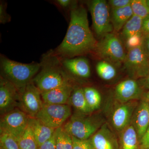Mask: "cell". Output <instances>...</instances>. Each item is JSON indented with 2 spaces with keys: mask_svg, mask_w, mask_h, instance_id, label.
<instances>
[{
  "mask_svg": "<svg viewBox=\"0 0 149 149\" xmlns=\"http://www.w3.org/2000/svg\"><path fill=\"white\" fill-rule=\"evenodd\" d=\"M73 89L69 83L50 91L41 93L44 103L68 104Z\"/></svg>",
  "mask_w": 149,
  "mask_h": 149,
  "instance_id": "cell-14",
  "label": "cell"
},
{
  "mask_svg": "<svg viewBox=\"0 0 149 149\" xmlns=\"http://www.w3.org/2000/svg\"><path fill=\"white\" fill-rule=\"evenodd\" d=\"M97 42L89 27L87 10L82 6H73L69 27L57 52L68 56L80 55L94 50Z\"/></svg>",
  "mask_w": 149,
  "mask_h": 149,
  "instance_id": "cell-1",
  "label": "cell"
},
{
  "mask_svg": "<svg viewBox=\"0 0 149 149\" xmlns=\"http://www.w3.org/2000/svg\"><path fill=\"white\" fill-rule=\"evenodd\" d=\"M18 91V108L29 117H36L42 107L41 92L32 80Z\"/></svg>",
  "mask_w": 149,
  "mask_h": 149,
  "instance_id": "cell-9",
  "label": "cell"
},
{
  "mask_svg": "<svg viewBox=\"0 0 149 149\" xmlns=\"http://www.w3.org/2000/svg\"><path fill=\"white\" fill-rule=\"evenodd\" d=\"M143 19L133 15L120 31V40L124 42L126 39L130 36L136 34H143Z\"/></svg>",
  "mask_w": 149,
  "mask_h": 149,
  "instance_id": "cell-21",
  "label": "cell"
},
{
  "mask_svg": "<svg viewBox=\"0 0 149 149\" xmlns=\"http://www.w3.org/2000/svg\"><path fill=\"white\" fill-rule=\"evenodd\" d=\"M138 106L136 101H133L120 103L115 109L112 114L111 121L116 130L121 132L130 125Z\"/></svg>",
  "mask_w": 149,
  "mask_h": 149,
  "instance_id": "cell-13",
  "label": "cell"
},
{
  "mask_svg": "<svg viewBox=\"0 0 149 149\" xmlns=\"http://www.w3.org/2000/svg\"><path fill=\"white\" fill-rule=\"evenodd\" d=\"M93 26L96 35L100 39L113 31L111 13L108 2L105 0H93L89 4Z\"/></svg>",
  "mask_w": 149,
  "mask_h": 149,
  "instance_id": "cell-5",
  "label": "cell"
},
{
  "mask_svg": "<svg viewBox=\"0 0 149 149\" xmlns=\"http://www.w3.org/2000/svg\"><path fill=\"white\" fill-rule=\"evenodd\" d=\"M139 83L142 88L149 90V74L146 77L140 79Z\"/></svg>",
  "mask_w": 149,
  "mask_h": 149,
  "instance_id": "cell-37",
  "label": "cell"
},
{
  "mask_svg": "<svg viewBox=\"0 0 149 149\" xmlns=\"http://www.w3.org/2000/svg\"><path fill=\"white\" fill-rule=\"evenodd\" d=\"M130 6L133 15L139 17L143 19L149 15V9L146 0H131Z\"/></svg>",
  "mask_w": 149,
  "mask_h": 149,
  "instance_id": "cell-27",
  "label": "cell"
},
{
  "mask_svg": "<svg viewBox=\"0 0 149 149\" xmlns=\"http://www.w3.org/2000/svg\"><path fill=\"white\" fill-rule=\"evenodd\" d=\"M0 145L5 149H20L18 141L7 133H0Z\"/></svg>",
  "mask_w": 149,
  "mask_h": 149,
  "instance_id": "cell-28",
  "label": "cell"
},
{
  "mask_svg": "<svg viewBox=\"0 0 149 149\" xmlns=\"http://www.w3.org/2000/svg\"><path fill=\"white\" fill-rule=\"evenodd\" d=\"M94 50L104 61L116 64L123 63L127 54L122 41L113 32L100 39Z\"/></svg>",
  "mask_w": 149,
  "mask_h": 149,
  "instance_id": "cell-3",
  "label": "cell"
},
{
  "mask_svg": "<svg viewBox=\"0 0 149 149\" xmlns=\"http://www.w3.org/2000/svg\"><path fill=\"white\" fill-rule=\"evenodd\" d=\"M145 99L149 103V90L145 95Z\"/></svg>",
  "mask_w": 149,
  "mask_h": 149,
  "instance_id": "cell-39",
  "label": "cell"
},
{
  "mask_svg": "<svg viewBox=\"0 0 149 149\" xmlns=\"http://www.w3.org/2000/svg\"><path fill=\"white\" fill-rule=\"evenodd\" d=\"M142 47L145 52L149 56V33L143 35Z\"/></svg>",
  "mask_w": 149,
  "mask_h": 149,
  "instance_id": "cell-35",
  "label": "cell"
},
{
  "mask_svg": "<svg viewBox=\"0 0 149 149\" xmlns=\"http://www.w3.org/2000/svg\"><path fill=\"white\" fill-rule=\"evenodd\" d=\"M38 149H56L54 133L51 139L38 147Z\"/></svg>",
  "mask_w": 149,
  "mask_h": 149,
  "instance_id": "cell-33",
  "label": "cell"
},
{
  "mask_svg": "<svg viewBox=\"0 0 149 149\" xmlns=\"http://www.w3.org/2000/svg\"><path fill=\"white\" fill-rule=\"evenodd\" d=\"M54 136L56 149H72V136L63 126L56 129Z\"/></svg>",
  "mask_w": 149,
  "mask_h": 149,
  "instance_id": "cell-23",
  "label": "cell"
},
{
  "mask_svg": "<svg viewBox=\"0 0 149 149\" xmlns=\"http://www.w3.org/2000/svg\"><path fill=\"white\" fill-rule=\"evenodd\" d=\"M146 3L149 9V0H146Z\"/></svg>",
  "mask_w": 149,
  "mask_h": 149,
  "instance_id": "cell-40",
  "label": "cell"
},
{
  "mask_svg": "<svg viewBox=\"0 0 149 149\" xmlns=\"http://www.w3.org/2000/svg\"><path fill=\"white\" fill-rule=\"evenodd\" d=\"M131 0H109L108 1L111 10L123 8L130 5Z\"/></svg>",
  "mask_w": 149,
  "mask_h": 149,
  "instance_id": "cell-31",
  "label": "cell"
},
{
  "mask_svg": "<svg viewBox=\"0 0 149 149\" xmlns=\"http://www.w3.org/2000/svg\"><path fill=\"white\" fill-rule=\"evenodd\" d=\"M84 95L88 106L92 112L97 109L100 106L102 97L95 88L86 87L83 88Z\"/></svg>",
  "mask_w": 149,
  "mask_h": 149,
  "instance_id": "cell-24",
  "label": "cell"
},
{
  "mask_svg": "<svg viewBox=\"0 0 149 149\" xmlns=\"http://www.w3.org/2000/svg\"><path fill=\"white\" fill-rule=\"evenodd\" d=\"M143 88L135 79L124 80L118 83L115 90L116 99L120 103L136 101L143 95Z\"/></svg>",
  "mask_w": 149,
  "mask_h": 149,
  "instance_id": "cell-12",
  "label": "cell"
},
{
  "mask_svg": "<svg viewBox=\"0 0 149 149\" xmlns=\"http://www.w3.org/2000/svg\"><path fill=\"white\" fill-rule=\"evenodd\" d=\"M71 110L69 104H54L43 103L42 107L36 116L45 125L56 129L71 116Z\"/></svg>",
  "mask_w": 149,
  "mask_h": 149,
  "instance_id": "cell-6",
  "label": "cell"
},
{
  "mask_svg": "<svg viewBox=\"0 0 149 149\" xmlns=\"http://www.w3.org/2000/svg\"><path fill=\"white\" fill-rule=\"evenodd\" d=\"M63 64L70 72L78 77L88 78L91 76L90 64L85 58L66 59L63 61Z\"/></svg>",
  "mask_w": 149,
  "mask_h": 149,
  "instance_id": "cell-16",
  "label": "cell"
},
{
  "mask_svg": "<svg viewBox=\"0 0 149 149\" xmlns=\"http://www.w3.org/2000/svg\"><path fill=\"white\" fill-rule=\"evenodd\" d=\"M143 34H136L130 36L127 38L124 42L125 48L128 51L138 47H141L143 45Z\"/></svg>",
  "mask_w": 149,
  "mask_h": 149,
  "instance_id": "cell-29",
  "label": "cell"
},
{
  "mask_svg": "<svg viewBox=\"0 0 149 149\" xmlns=\"http://www.w3.org/2000/svg\"><path fill=\"white\" fill-rule=\"evenodd\" d=\"M120 143V149H140L138 135L131 123L121 131Z\"/></svg>",
  "mask_w": 149,
  "mask_h": 149,
  "instance_id": "cell-20",
  "label": "cell"
},
{
  "mask_svg": "<svg viewBox=\"0 0 149 149\" xmlns=\"http://www.w3.org/2000/svg\"><path fill=\"white\" fill-rule=\"evenodd\" d=\"M57 2L61 7L66 8L70 5L72 3V1L70 0H58Z\"/></svg>",
  "mask_w": 149,
  "mask_h": 149,
  "instance_id": "cell-38",
  "label": "cell"
},
{
  "mask_svg": "<svg viewBox=\"0 0 149 149\" xmlns=\"http://www.w3.org/2000/svg\"><path fill=\"white\" fill-rule=\"evenodd\" d=\"M123 63L132 79H141L149 74V56L142 46L128 51Z\"/></svg>",
  "mask_w": 149,
  "mask_h": 149,
  "instance_id": "cell-7",
  "label": "cell"
},
{
  "mask_svg": "<svg viewBox=\"0 0 149 149\" xmlns=\"http://www.w3.org/2000/svg\"><path fill=\"white\" fill-rule=\"evenodd\" d=\"M111 133L106 125L102 126L91 139L95 149H114Z\"/></svg>",
  "mask_w": 149,
  "mask_h": 149,
  "instance_id": "cell-18",
  "label": "cell"
},
{
  "mask_svg": "<svg viewBox=\"0 0 149 149\" xmlns=\"http://www.w3.org/2000/svg\"><path fill=\"white\" fill-rule=\"evenodd\" d=\"M131 121L139 141L149 126V103L145 99L136 108Z\"/></svg>",
  "mask_w": 149,
  "mask_h": 149,
  "instance_id": "cell-15",
  "label": "cell"
},
{
  "mask_svg": "<svg viewBox=\"0 0 149 149\" xmlns=\"http://www.w3.org/2000/svg\"><path fill=\"white\" fill-rule=\"evenodd\" d=\"M101 125V121L95 118L78 112L71 116L63 126L71 136L86 140L97 131Z\"/></svg>",
  "mask_w": 149,
  "mask_h": 149,
  "instance_id": "cell-4",
  "label": "cell"
},
{
  "mask_svg": "<svg viewBox=\"0 0 149 149\" xmlns=\"http://www.w3.org/2000/svg\"><path fill=\"white\" fill-rule=\"evenodd\" d=\"M19 91L10 81L4 77L0 79V112L3 115L18 107Z\"/></svg>",
  "mask_w": 149,
  "mask_h": 149,
  "instance_id": "cell-11",
  "label": "cell"
},
{
  "mask_svg": "<svg viewBox=\"0 0 149 149\" xmlns=\"http://www.w3.org/2000/svg\"><path fill=\"white\" fill-rule=\"evenodd\" d=\"M29 116L16 108L2 116L0 120V133H5L18 141L28 125Z\"/></svg>",
  "mask_w": 149,
  "mask_h": 149,
  "instance_id": "cell-8",
  "label": "cell"
},
{
  "mask_svg": "<svg viewBox=\"0 0 149 149\" xmlns=\"http://www.w3.org/2000/svg\"><path fill=\"white\" fill-rule=\"evenodd\" d=\"M0 149H5L4 148H3V146L1 145H0Z\"/></svg>",
  "mask_w": 149,
  "mask_h": 149,
  "instance_id": "cell-41",
  "label": "cell"
},
{
  "mask_svg": "<svg viewBox=\"0 0 149 149\" xmlns=\"http://www.w3.org/2000/svg\"><path fill=\"white\" fill-rule=\"evenodd\" d=\"M8 15L7 14L6 8L3 4L0 6V22L1 23H5L8 21Z\"/></svg>",
  "mask_w": 149,
  "mask_h": 149,
  "instance_id": "cell-34",
  "label": "cell"
},
{
  "mask_svg": "<svg viewBox=\"0 0 149 149\" xmlns=\"http://www.w3.org/2000/svg\"><path fill=\"white\" fill-rule=\"evenodd\" d=\"M29 122L32 127L38 147L53 136L56 129L45 125L36 118H29Z\"/></svg>",
  "mask_w": 149,
  "mask_h": 149,
  "instance_id": "cell-17",
  "label": "cell"
},
{
  "mask_svg": "<svg viewBox=\"0 0 149 149\" xmlns=\"http://www.w3.org/2000/svg\"><path fill=\"white\" fill-rule=\"evenodd\" d=\"M72 149H95L91 138L86 140H81L72 136Z\"/></svg>",
  "mask_w": 149,
  "mask_h": 149,
  "instance_id": "cell-30",
  "label": "cell"
},
{
  "mask_svg": "<svg viewBox=\"0 0 149 149\" xmlns=\"http://www.w3.org/2000/svg\"><path fill=\"white\" fill-rule=\"evenodd\" d=\"M96 71L99 77L104 80H110L116 75V70L112 63L105 61H99L96 65Z\"/></svg>",
  "mask_w": 149,
  "mask_h": 149,
  "instance_id": "cell-25",
  "label": "cell"
},
{
  "mask_svg": "<svg viewBox=\"0 0 149 149\" xmlns=\"http://www.w3.org/2000/svg\"><path fill=\"white\" fill-rule=\"evenodd\" d=\"M140 149H149V126L147 131L139 140Z\"/></svg>",
  "mask_w": 149,
  "mask_h": 149,
  "instance_id": "cell-32",
  "label": "cell"
},
{
  "mask_svg": "<svg viewBox=\"0 0 149 149\" xmlns=\"http://www.w3.org/2000/svg\"><path fill=\"white\" fill-rule=\"evenodd\" d=\"M18 143L20 149H38L35 136L29 122Z\"/></svg>",
  "mask_w": 149,
  "mask_h": 149,
  "instance_id": "cell-26",
  "label": "cell"
},
{
  "mask_svg": "<svg viewBox=\"0 0 149 149\" xmlns=\"http://www.w3.org/2000/svg\"><path fill=\"white\" fill-rule=\"evenodd\" d=\"M69 102L77 110L78 112L88 114L92 112L86 102L83 88H77L73 90Z\"/></svg>",
  "mask_w": 149,
  "mask_h": 149,
  "instance_id": "cell-22",
  "label": "cell"
},
{
  "mask_svg": "<svg viewBox=\"0 0 149 149\" xmlns=\"http://www.w3.org/2000/svg\"><path fill=\"white\" fill-rule=\"evenodd\" d=\"M111 13L113 31L116 32L121 31L125 23L133 15L130 5L123 8L111 10Z\"/></svg>",
  "mask_w": 149,
  "mask_h": 149,
  "instance_id": "cell-19",
  "label": "cell"
},
{
  "mask_svg": "<svg viewBox=\"0 0 149 149\" xmlns=\"http://www.w3.org/2000/svg\"><path fill=\"white\" fill-rule=\"evenodd\" d=\"M1 66L5 75L4 77L10 81L19 91L32 81L41 65L37 63L24 64L1 57Z\"/></svg>",
  "mask_w": 149,
  "mask_h": 149,
  "instance_id": "cell-2",
  "label": "cell"
},
{
  "mask_svg": "<svg viewBox=\"0 0 149 149\" xmlns=\"http://www.w3.org/2000/svg\"><path fill=\"white\" fill-rule=\"evenodd\" d=\"M32 82L41 93L69 83L63 72L58 68L52 66L44 68L34 77Z\"/></svg>",
  "mask_w": 149,
  "mask_h": 149,
  "instance_id": "cell-10",
  "label": "cell"
},
{
  "mask_svg": "<svg viewBox=\"0 0 149 149\" xmlns=\"http://www.w3.org/2000/svg\"><path fill=\"white\" fill-rule=\"evenodd\" d=\"M142 32L143 35L149 33V15L143 19Z\"/></svg>",
  "mask_w": 149,
  "mask_h": 149,
  "instance_id": "cell-36",
  "label": "cell"
}]
</instances>
